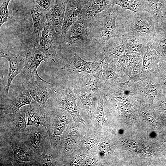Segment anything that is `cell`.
<instances>
[{
	"label": "cell",
	"instance_id": "1",
	"mask_svg": "<svg viewBox=\"0 0 166 166\" xmlns=\"http://www.w3.org/2000/svg\"><path fill=\"white\" fill-rule=\"evenodd\" d=\"M157 21L145 10L130 13L125 17L120 28L124 32L136 35L150 42L156 35Z\"/></svg>",
	"mask_w": 166,
	"mask_h": 166
},
{
	"label": "cell",
	"instance_id": "2",
	"mask_svg": "<svg viewBox=\"0 0 166 166\" xmlns=\"http://www.w3.org/2000/svg\"><path fill=\"white\" fill-rule=\"evenodd\" d=\"M14 136L38 156L51 144L48 133L43 125L39 127L27 126L25 128L17 132Z\"/></svg>",
	"mask_w": 166,
	"mask_h": 166
},
{
	"label": "cell",
	"instance_id": "3",
	"mask_svg": "<svg viewBox=\"0 0 166 166\" xmlns=\"http://www.w3.org/2000/svg\"><path fill=\"white\" fill-rule=\"evenodd\" d=\"M121 11L117 9L109 15L91 22L96 26V29L90 27L91 38L105 43L110 39L121 35L122 32L116 25L117 19Z\"/></svg>",
	"mask_w": 166,
	"mask_h": 166
},
{
	"label": "cell",
	"instance_id": "4",
	"mask_svg": "<svg viewBox=\"0 0 166 166\" xmlns=\"http://www.w3.org/2000/svg\"><path fill=\"white\" fill-rule=\"evenodd\" d=\"M27 108L26 107L12 114H0V141L12 138L17 132L26 127Z\"/></svg>",
	"mask_w": 166,
	"mask_h": 166
},
{
	"label": "cell",
	"instance_id": "5",
	"mask_svg": "<svg viewBox=\"0 0 166 166\" xmlns=\"http://www.w3.org/2000/svg\"><path fill=\"white\" fill-rule=\"evenodd\" d=\"M24 43L25 63L22 73L23 77L28 81L43 79L38 74L37 69L46 57L30 39Z\"/></svg>",
	"mask_w": 166,
	"mask_h": 166
},
{
	"label": "cell",
	"instance_id": "6",
	"mask_svg": "<svg viewBox=\"0 0 166 166\" xmlns=\"http://www.w3.org/2000/svg\"><path fill=\"white\" fill-rule=\"evenodd\" d=\"M37 48L46 58L55 62L61 48V37L47 21L42 32Z\"/></svg>",
	"mask_w": 166,
	"mask_h": 166
},
{
	"label": "cell",
	"instance_id": "7",
	"mask_svg": "<svg viewBox=\"0 0 166 166\" xmlns=\"http://www.w3.org/2000/svg\"><path fill=\"white\" fill-rule=\"evenodd\" d=\"M0 57L6 58L9 63V69L6 86L1 92L0 97H7L11 83L14 78L22 73L25 63V57L12 53L7 46L1 45Z\"/></svg>",
	"mask_w": 166,
	"mask_h": 166
},
{
	"label": "cell",
	"instance_id": "8",
	"mask_svg": "<svg viewBox=\"0 0 166 166\" xmlns=\"http://www.w3.org/2000/svg\"><path fill=\"white\" fill-rule=\"evenodd\" d=\"M55 110L46 107L43 126L49 135L51 144L54 145L64 131L67 122L66 117L56 114Z\"/></svg>",
	"mask_w": 166,
	"mask_h": 166
},
{
	"label": "cell",
	"instance_id": "9",
	"mask_svg": "<svg viewBox=\"0 0 166 166\" xmlns=\"http://www.w3.org/2000/svg\"><path fill=\"white\" fill-rule=\"evenodd\" d=\"M12 148L14 154L13 166H34L39 156L21 140L14 136L6 140Z\"/></svg>",
	"mask_w": 166,
	"mask_h": 166
},
{
	"label": "cell",
	"instance_id": "10",
	"mask_svg": "<svg viewBox=\"0 0 166 166\" xmlns=\"http://www.w3.org/2000/svg\"><path fill=\"white\" fill-rule=\"evenodd\" d=\"M90 34L89 22L79 17L65 36L61 38V46L64 44L68 47L75 44L83 43L89 38Z\"/></svg>",
	"mask_w": 166,
	"mask_h": 166
},
{
	"label": "cell",
	"instance_id": "11",
	"mask_svg": "<svg viewBox=\"0 0 166 166\" xmlns=\"http://www.w3.org/2000/svg\"><path fill=\"white\" fill-rule=\"evenodd\" d=\"M114 4V0H94L86 9H81L79 17L93 22L111 13Z\"/></svg>",
	"mask_w": 166,
	"mask_h": 166
},
{
	"label": "cell",
	"instance_id": "12",
	"mask_svg": "<svg viewBox=\"0 0 166 166\" xmlns=\"http://www.w3.org/2000/svg\"><path fill=\"white\" fill-rule=\"evenodd\" d=\"M28 89L32 97L43 108L46 107L48 101L52 96L53 93V85L43 79L28 81Z\"/></svg>",
	"mask_w": 166,
	"mask_h": 166
},
{
	"label": "cell",
	"instance_id": "13",
	"mask_svg": "<svg viewBox=\"0 0 166 166\" xmlns=\"http://www.w3.org/2000/svg\"><path fill=\"white\" fill-rule=\"evenodd\" d=\"M32 98L28 89L22 85L21 91L14 98H0V114H12L20 111L22 107L31 103Z\"/></svg>",
	"mask_w": 166,
	"mask_h": 166
},
{
	"label": "cell",
	"instance_id": "14",
	"mask_svg": "<svg viewBox=\"0 0 166 166\" xmlns=\"http://www.w3.org/2000/svg\"><path fill=\"white\" fill-rule=\"evenodd\" d=\"M54 106L66 111L71 115L74 121L83 124L85 122L80 114L75 100L72 96L64 94L55 99L51 97L47 102L46 107L51 108Z\"/></svg>",
	"mask_w": 166,
	"mask_h": 166
},
{
	"label": "cell",
	"instance_id": "15",
	"mask_svg": "<svg viewBox=\"0 0 166 166\" xmlns=\"http://www.w3.org/2000/svg\"><path fill=\"white\" fill-rule=\"evenodd\" d=\"M65 10V4L63 0H55L46 14L47 22L60 36L61 35Z\"/></svg>",
	"mask_w": 166,
	"mask_h": 166
},
{
	"label": "cell",
	"instance_id": "16",
	"mask_svg": "<svg viewBox=\"0 0 166 166\" xmlns=\"http://www.w3.org/2000/svg\"><path fill=\"white\" fill-rule=\"evenodd\" d=\"M45 10L34 2L31 8L34 29L30 39L36 45L39 42L40 33L43 30L47 21Z\"/></svg>",
	"mask_w": 166,
	"mask_h": 166
},
{
	"label": "cell",
	"instance_id": "17",
	"mask_svg": "<svg viewBox=\"0 0 166 166\" xmlns=\"http://www.w3.org/2000/svg\"><path fill=\"white\" fill-rule=\"evenodd\" d=\"M123 34L125 44L124 53L128 54L143 53L149 42L136 35L124 32Z\"/></svg>",
	"mask_w": 166,
	"mask_h": 166
},
{
	"label": "cell",
	"instance_id": "18",
	"mask_svg": "<svg viewBox=\"0 0 166 166\" xmlns=\"http://www.w3.org/2000/svg\"><path fill=\"white\" fill-rule=\"evenodd\" d=\"M105 43H106V45L103 48V52L107 57L118 58L124 53L125 44L123 34L110 39Z\"/></svg>",
	"mask_w": 166,
	"mask_h": 166
},
{
	"label": "cell",
	"instance_id": "19",
	"mask_svg": "<svg viewBox=\"0 0 166 166\" xmlns=\"http://www.w3.org/2000/svg\"><path fill=\"white\" fill-rule=\"evenodd\" d=\"M45 108L42 107L34 100H32L28 106L27 126L33 125L39 127L43 125Z\"/></svg>",
	"mask_w": 166,
	"mask_h": 166
},
{
	"label": "cell",
	"instance_id": "20",
	"mask_svg": "<svg viewBox=\"0 0 166 166\" xmlns=\"http://www.w3.org/2000/svg\"><path fill=\"white\" fill-rule=\"evenodd\" d=\"M81 10L80 7L75 6L72 3L67 1L62 28L61 38L65 36L71 26L78 19Z\"/></svg>",
	"mask_w": 166,
	"mask_h": 166
},
{
	"label": "cell",
	"instance_id": "21",
	"mask_svg": "<svg viewBox=\"0 0 166 166\" xmlns=\"http://www.w3.org/2000/svg\"><path fill=\"white\" fill-rule=\"evenodd\" d=\"M92 63L84 60L78 54L74 53L61 68L68 71H75L79 74H89Z\"/></svg>",
	"mask_w": 166,
	"mask_h": 166
},
{
	"label": "cell",
	"instance_id": "22",
	"mask_svg": "<svg viewBox=\"0 0 166 166\" xmlns=\"http://www.w3.org/2000/svg\"><path fill=\"white\" fill-rule=\"evenodd\" d=\"M145 10L152 15L157 21L166 10V0H144Z\"/></svg>",
	"mask_w": 166,
	"mask_h": 166
},
{
	"label": "cell",
	"instance_id": "23",
	"mask_svg": "<svg viewBox=\"0 0 166 166\" xmlns=\"http://www.w3.org/2000/svg\"><path fill=\"white\" fill-rule=\"evenodd\" d=\"M114 3L124 9L134 13L145 10L144 0H114Z\"/></svg>",
	"mask_w": 166,
	"mask_h": 166
},
{
	"label": "cell",
	"instance_id": "24",
	"mask_svg": "<svg viewBox=\"0 0 166 166\" xmlns=\"http://www.w3.org/2000/svg\"><path fill=\"white\" fill-rule=\"evenodd\" d=\"M0 166H13L14 154L10 145L5 141H0Z\"/></svg>",
	"mask_w": 166,
	"mask_h": 166
},
{
	"label": "cell",
	"instance_id": "25",
	"mask_svg": "<svg viewBox=\"0 0 166 166\" xmlns=\"http://www.w3.org/2000/svg\"><path fill=\"white\" fill-rule=\"evenodd\" d=\"M53 146L50 144L39 156L34 166H54L56 162L53 155Z\"/></svg>",
	"mask_w": 166,
	"mask_h": 166
},
{
	"label": "cell",
	"instance_id": "26",
	"mask_svg": "<svg viewBox=\"0 0 166 166\" xmlns=\"http://www.w3.org/2000/svg\"><path fill=\"white\" fill-rule=\"evenodd\" d=\"M84 78L83 88L89 93L95 94L103 89L99 80L88 74Z\"/></svg>",
	"mask_w": 166,
	"mask_h": 166
},
{
	"label": "cell",
	"instance_id": "27",
	"mask_svg": "<svg viewBox=\"0 0 166 166\" xmlns=\"http://www.w3.org/2000/svg\"><path fill=\"white\" fill-rule=\"evenodd\" d=\"M150 43L162 55L166 56V33H157Z\"/></svg>",
	"mask_w": 166,
	"mask_h": 166
},
{
	"label": "cell",
	"instance_id": "28",
	"mask_svg": "<svg viewBox=\"0 0 166 166\" xmlns=\"http://www.w3.org/2000/svg\"><path fill=\"white\" fill-rule=\"evenodd\" d=\"M104 61L103 59H98L92 62L89 75L100 80L102 75Z\"/></svg>",
	"mask_w": 166,
	"mask_h": 166
},
{
	"label": "cell",
	"instance_id": "29",
	"mask_svg": "<svg viewBox=\"0 0 166 166\" xmlns=\"http://www.w3.org/2000/svg\"><path fill=\"white\" fill-rule=\"evenodd\" d=\"M75 93L80 98L81 102L87 109H91L92 105V102L90 94L86 91L84 89L75 88L74 89Z\"/></svg>",
	"mask_w": 166,
	"mask_h": 166
},
{
	"label": "cell",
	"instance_id": "30",
	"mask_svg": "<svg viewBox=\"0 0 166 166\" xmlns=\"http://www.w3.org/2000/svg\"><path fill=\"white\" fill-rule=\"evenodd\" d=\"M11 0H4L0 8V26L10 18L8 6Z\"/></svg>",
	"mask_w": 166,
	"mask_h": 166
},
{
	"label": "cell",
	"instance_id": "31",
	"mask_svg": "<svg viewBox=\"0 0 166 166\" xmlns=\"http://www.w3.org/2000/svg\"><path fill=\"white\" fill-rule=\"evenodd\" d=\"M118 77V75L109 67L108 65L104 64L102 76L100 80L101 81L115 80Z\"/></svg>",
	"mask_w": 166,
	"mask_h": 166
},
{
	"label": "cell",
	"instance_id": "32",
	"mask_svg": "<svg viewBox=\"0 0 166 166\" xmlns=\"http://www.w3.org/2000/svg\"><path fill=\"white\" fill-rule=\"evenodd\" d=\"M95 114L98 121L102 122H105L103 110V101L102 98L100 99L98 101Z\"/></svg>",
	"mask_w": 166,
	"mask_h": 166
},
{
	"label": "cell",
	"instance_id": "33",
	"mask_svg": "<svg viewBox=\"0 0 166 166\" xmlns=\"http://www.w3.org/2000/svg\"><path fill=\"white\" fill-rule=\"evenodd\" d=\"M156 29L157 33H166V10L157 21Z\"/></svg>",
	"mask_w": 166,
	"mask_h": 166
},
{
	"label": "cell",
	"instance_id": "34",
	"mask_svg": "<svg viewBox=\"0 0 166 166\" xmlns=\"http://www.w3.org/2000/svg\"><path fill=\"white\" fill-rule=\"evenodd\" d=\"M62 143L64 149L66 151L71 150L74 145V141L69 134H67Z\"/></svg>",
	"mask_w": 166,
	"mask_h": 166
},
{
	"label": "cell",
	"instance_id": "35",
	"mask_svg": "<svg viewBox=\"0 0 166 166\" xmlns=\"http://www.w3.org/2000/svg\"><path fill=\"white\" fill-rule=\"evenodd\" d=\"M55 0H33V2L36 3L42 8L49 11Z\"/></svg>",
	"mask_w": 166,
	"mask_h": 166
},
{
	"label": "cell",
	"instance_id": "36",
	"mask_svg": "<svg viewBox=\"0 0 166 166\" xmlns=\"http://www.w3.org/2000/svg\"><path fill=\"white\" fill-rule=\"evenodd\" d=\"M157 92V88L155 85L150 84L148 85L146 89V93L149 100L153 101Z\"/></svg>",
	"mask_w": 166,
	"mask_h": 166
},
{
	"label": "cell",
	"instance_id": "37",
	"mask_svg": "<svg viewBox=\"0 0 166 166\" xmlns=\"http://www.w3.org/2000/svg\"><path fill=\"white\" fill-rule=\"evenodd\" d=\"M128 57V63L132 66H136L138 64L139 56L138 54H127Z\"/></svg>",
	"mask_w": 166,
	"mask_h": 166
},
{
	"label": "cell",
	"instance_id": "38",
	"mask_svg": "<svg viewBox=\"0 0 166 166\" xmlns=\"http://www.w3.org/2000/svg\"><path fill=\"white\" fill-rule=\"evenodd\" d=\"M128 59L127 55L124 53L122 56L117 58V61L121 65H126L128 63Z\"/></svg>",
	"mask_w": 166,
	"mask_h": 166
},
{
	"label": "cell",
	"instance_id": "39",
	"mask_svg": "<svg viewBox=\"0 0 166 166\" xmlns=\"http://www.w3.org/2000/svg\"><path fill=\"white\" fill-rule=\"evenodd\" d=\"M118 107L120 110L128 114H131V111L126 104L122 103H119L118 104Z\"/></svg>",
	"mask_w": 166,
	"mask_h": 166
},
{
	"label": "cell",
	"instance_id": "40",
	"mask_svg": "<svg viewBox=\"0 0 166 166\" xmlns=\"http://www.w3.org/2000/svg\"><path fill=\"white\" fill-rule=\"evenodd\" d=\"M95 142L92 139H89L86 141L85 146L87 149L90 150L93 148L94 146Z\"/></svg>",
	"mask_w": 166,
	"mask_h": 166
},
{
	"label": "cell",
	"instance_id": "41",
	"mask_svg": "<svg viewBox=\"0 0 166 166\" xmlns=\"http://www.w3.org/2000/svg\"><path fill=\"white\" fill-rule=\"evenodd\" d=\"M117 100L121 102L125 103L129 105H132L130 103V101H129L128 99L125 97L123 96H121L117 97Z\"/></svg>",
	"mask_w": 166,
	"mask_h": 166
},
{
	"label": "cell",
	"instance_id": "42",
	"mask_svg": "<svg viewBox=\"0 0 166 166\" xmlns=\"http://www.w3.org/2000/svg\"><path fill=\"white\" fill-rule=\"evenodd\" d=\"M82 160V159L81 157L78 156L74 159L73 162L75 164V163L79 164L81 163Z\"/></svg>",
	"mask_w": 166,
	"mask_h": 166
},
{
	"label": "cell",
	"instance_id": "43",
	"mask_svg": "<svg viewBox=\"0 0 166 166\" xmlns=\"http://www.w3.org/2000/svg\"><path fill=\"white\" fill-rule=\"evenodd\" d=\"M148 121L152 125H154L155 121H154V119L150 115L149 116H147Z\"/></svg>",
	"mask_w": 166,
	"mask_h": 166
},
{
	"label": "cell",
	"instance_id": "44",
	"mask_svg": "<svg viewBox=\"0 0 166 166\" xmlns=\"http://www.w3.org/2000/svg\"><path fill=\"white\" fill-rule=\"evenodd\" d=\"M124 93L126 94H128L129 93V91L128 90H125L124 91Z\"/></svg>",
	"mask_w": 166,
	"mask_h": 166
},
{
	"label": "cell",
	"instance_id": "45",
	"mask_svg": "<svg viewBox=\"0 0 166 166\" xmlns=\"http://www.w3.org/2000/svg\"><path fill=\"white\" fill-rule=\"evenodd\" d=\"M165 84H166V83H165Z\"/></svg>",
	"mask_w": 166,
	"mask_h": 166
}]
</instances>
